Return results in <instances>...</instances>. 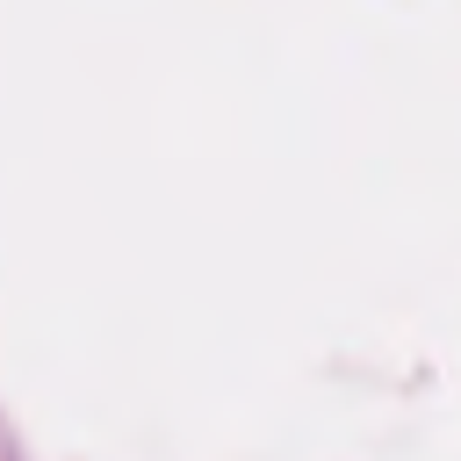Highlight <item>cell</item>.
<instances>
[{"label":"cell","mask_w":461,"mask_h":461,"mask_svg":"<svg viewBox=\"0 0 461 461\" xmlns=\"http://www.w3.org/2000/svg\"><path fill=\"white\" fill-rule=\"evenodd\" d=\"M0 461H7V439H0Z\"/></svg>","instance_id":"obj_1"}]
</instances>
